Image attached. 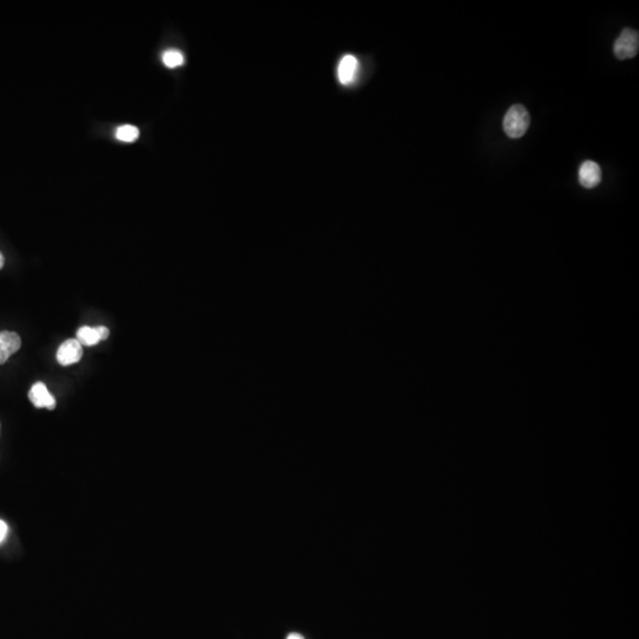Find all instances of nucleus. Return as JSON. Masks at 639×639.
<instances>
[{"mask_svg":"<svg viewBox=\"0 0 639 639\" xmlns=\"http://www.w3.org/2000/svg\"><path fill=\"white\" fill-rule=\"evenodd\" d=\"M531 125V116L527 109L521 105H515L507 112L503 120V130L512 139L524 137Z\"/></svg>","mask_w":639,"mask_h":639,"instance_id":"obj_1","label":"nucleus"},{"mask_svg":"<svg viewBox=\"0 0 639 639\" xmlns=\"http://www.w3.org/2000/svg\"><path fill=\"white\" fill-rule=\"evenodd\" d=\"M639 49L638 32L631 28L623 30L622 33L616 41L613 51L619 60H629L636 56Z\"/></svg>","mask_w":639,"mask_h":639,"instance_id":"obj_2","label":"nucleus"},{"mask_svg":"<svg viewBox=\"0 0 639 639\" xmlns=\"http://www.w3.org/2000/svg\"><path fill=\"white\" fill-rule=\"evenodd\" d=\"M83 355V348L78 339H69L60 344L57 351V361L62 366H70L80 361Z\"/></svg>","mask_w":639,"mask_h":639,"instance_id":"obj_3","label":"nucleus"},{"mask_svg":"<svg viewBox=\"0 0 639 639\" xmlns=\"http://www.w3.org/2000/svg\"><path fill=\"white\" fill-rule=\"evenodd\" d=\"M601 176H603V173H601V166L598 165L597 162L588 160L580 166L579 181L581 186L585 189H593V187L598 186L601 184Z\"/></svg>","mask_w":639,"mask_h":639,"instance_id":"obj_4","label":"nucleus"},{"mask_svg":"<svg viewBox=\"0 0 639 639\" xmlns=\"http://www.w3.org/2000/svg\"><path fill=\"white\" fill-rule=\"evenodd\" d=\"M28 398L37 408H46L53 410L56 408V401L46 389V384L36 383L28 392Z\"/></svg>","mask_w":639,"mask_h":639,"instance_id":"obj_5","label":"nucleus"},{"mask_svg":"<svg viewBox=\"0 0 639 639\" xmlns=\"http://www.w3.org/2000/svg\"><path fill=\"white\" fill-rule=\"evenodd\" d=\"M359 70V62L353 55L342 57L337 67V78L341 85H348L354 82Z\"/></svg>","mask_w":639,"mask_h":639,"instance_id":"obj_6","label":"nucleus"},{"mask_svg":"<svg viewBox=\"0 0 639 639\" xmlns=\"http://www.w3.org/2000/svg\"><path fill=\"white\" fill-rule=\"evenodd\" d=\"M21 340L14 332H0V365L9 360L11 355L21 348Z\"/></svg>","mask_w":639,"mask_h":639,"instance_id":"obj_7","label":"nucleus"},{"mask_svg":"<svg viewBox=\"0 0 639 639\" xmlns=\"http://www.w3.org/2000/svg\"><path fill=\"white\" fill-rule=\"evenodd\" d=\"M76 337H78V341L82 346H95L101 341L99 333L96 330V327L95 328L88 326L81 327L78 330Z\"/></svg>","mask_w":639,"mask_h":639,"instance_id":"obj_8","label":"nucleus"},{"mask_svg":"<svg viewBox=\"0 0 639 639\" xmlns=\"http://www.w3.org/2000/svg\"><path fill=\"white\" fill-rule=\"evenodd\" d=\"M139 135H140V132L137 130V127L132 126V125L119 127L115 133L116 139L123 141V142H133L137 140Z\"/></svg>","mask_w":639,"mask_h":639,"instance_id":"obj_9","label":"nucleus"},{"mask_svg":"<svg viewBox=\"0 0 639 639\" xmlns=\"http://www.w3.org/2000/svg\"><path fill=\"white\" fill-rule=\"evenodd\" d=\"M184 60H185V58H184V55L180 53L179 50H167L162 55V62H164L166 67L171 68V69L180 67L181 64H184Z\"/></svg>","mask_w":639,"mask_h":639,"instance_id":"obj_10","label":"nucleus"},{"mask_svg":"<svg viewBox=\"0 0 639 639\" xmlns=\"http://www.w3.org/2000/svg\"><path fill=\"white\" fill-rule=\"evenodd\" d=\"M96 330H97V333H99V337L101 340H106V339H108L110 332H109V329L108 328H107V327H96Z\"/></svg>","mask_w":639,"mask_h":639,"instance_id":"obj_11","label":"nucleus"},{"mask_svg":"<svg viewBox=\"0 0 639 639\" xmlns=\"http://www.w3.org/2000/svg\"><path fill=\"white\" fill-rule=\"evenodd\" d=\"M7 533V526L4 521L0 520V542L5 539Z\"/></svg>","mask_w":639,"mask_h":639,"instance_id":"obj_12","label":"nucleus"},{"mask_svg":"<svg viewBox=\"0 0 639 639\" xmlns=\"http://www.w3.org/2000/svg\"><path fill=\"white\" fill-rule=\"evenodd\" d=\"M287 639H305L299 633H290Z\"/></svg>","mask_w":639,"mask_h":639,"instance_id":"obj_13","label":"nucleus"},{"mask_svg":"<svg viewBox=\"0 0 639 639\" xmlns=\"http://www.w3.org/2000/svg\"><path fill=\"white\" fill-rule=\"evenodd\" d=\"M4 262H5V260H4V256L0 253V269L4 267Z\"/></svg>","mask_w":639,"mask_h":639,"instance_id":"obj_14","label":"nucleus"}]
</instances>
